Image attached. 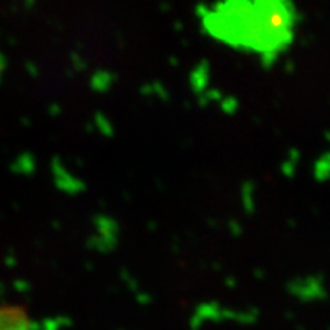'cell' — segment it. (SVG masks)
<instances>
[{
  "instance_id": "cell-1",
  "label": "cell",
  "mask_w": 330,
  "mask_h": 330,
  "mask_svg": "<svg viewBox=\"0 0 330 330\" xmlns=\"http://www.w3.org/2000/svg\"><path fill=\"white\" fill-rule=\"evenodd\" d=\"M295 20L292 0H216L202 12L211 37L266 58L292 43Z\"/></svg>"
},
{
  "instance_id": "cell-4",
  "label": "cell",
  "mask_w": 330,
  "mask_h": 330,
  "mask_svg": "<svg viewBox=\"0 0 330 330\" xmlns=\"http://www.w3.org/2000/svg\"><path fill=\"white\" fill-rule=\"evenodd\" d=\"M93 225L95 231L86 242L87 248L101 254H109L115 251L121 239V228L118 222L109 216H98L93 220Z\"/></svg>"
},
{
  "instance_id": "cell-5",
  "label": "cell",
  "mask_w": 330,
  "mask_h": 330,
  "mask_svg": "<svg viewBox=\"0 0 330 330\" xmlns=\"http://www.w3.org/2000/svg\"><path fill=\"white\" fill-rule=\"evenodd\" d=\"M40 324L32 321L20 306H0V330H38Z\"/></svg>"
},
{
  "instance_id": "cell-2",
  "label": "cell",
  "mask_w": 330,
  "mask_h": 330,
  "mask_svg": "<svg viewBox=\"0 0 330 330\" xmlns=\"http://www.w3.org/2000/svg\"><path fill=\"white\" fill-rule=\"evenodd\" d=\"M260 318L255 307H228L216 300L202 301L194 306L188 318L190 330H203L207 326L236 324L254 326Z\"/></svg>"
},
{
  "instance_id": "cell-3",
  "label": "cell",
  "mask_w": 330,
  "mask_h": 330,
  "mask_svg": "<svg viewBox=\"0 0 330 330\" xmlns=\"http://www.w3.org/2000/svg\"><path fill=\"white\" fill-rule=\"evenodd\" d=\"M286 292L303 304L323 303L329 298V287L321 274H304L291 278L286 283Z\"/></svg>"
},
{
  "instance_id": "cell-6",
  "label": "cell",
  "mask_w": 330,
  "mask_h": 330,
  "mask_svg": "<svg viewBox=\"0 0 330 330\" xmlns=\"http://www.w3.org/2000/svg\"><path fill=\"white\" fill-rule=\"evenodd\" d=\"M65 323H71L69 318H58V320H46L40 326L42 330H61Z\"/></svg>"
}]
</instances>
